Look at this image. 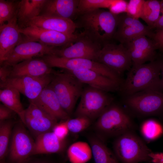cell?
I'll return each instance as SVG.
<instances>
[{
  "instance_id": "7",
  "label": "cell",
  "mask_w": 163,
  "mask_h": 163,
  "mask_svg": "<svg viewBox=\"0 0 163 163\" xmlns=\"http://www.w3.org/2000/svg\"><path fill=\"white\" fill-rule=\"evenodd\" d=\"M41 57L51 68L56 67L65 70L86 69L92 70L113 80L120 84L123 81L118 74L103 64L84 58L69 59L53 54L44 55Z\"/></svg>"
},
{
  "instance_id": "36",
  "label": "cell",
  "mask_w": 163,
  "mask_h": 163,
  "mask_svg": "<svg viewBox=\"0 0 163 163\" xmlns=\"http://www.w3.org/2000/svg\"><path fill=\"white\" fill-rule=\"evenodd\" d=\"M59 139L65 140L69 132L66 121L57 123L52 131Z\"/></svg>"
},
{
  "instance_id": "17",
  "label": "cell",
  "mask_w": 163,
  "mask_h": 163,
  "mask_svg": "<svg viewBox=\"0 0 163 163\" xmlns=\"http://www.w3.org/2000/svg\"><path fill=\"white\" fill-rule=\"evenodd\" d=\"M125 46L129 53L132 65L142 64L155 60L157 48L153 40L146 36L138 37Z\"/></svg>"
},
{
  "instance_id": "4",
  "label": "cell",
  "mask_w": 163,
  "mask_h": 163,
  "mask_svg": "<svg viewBox=\"0 0 163 163\" xmlns=\"http://www.w3.org/2000/svg\"><path fill=\"white\" fill-rule=\"evenodd\" d=\"M113 148L117 159L122 163L151 161L149 155L151 150L133 131L116 137Z\"/></svg>"
},
{
  "instance_id": "31",
  "label": "cell",
  "mask_w": 163,
  "mask_h": 163,
  "mask_svg": "<svg viewBox=\"0 0 163 163\" xmlns=\"http://www.w3.org/2000/svg\"><path fill=\"white\" fill-rule=\"evenodd\" d=\"M20 1L0 0V25L17 15Z\"/></svg>"
},
{
  "instance_id": "8",
  "label": "cell",
  "mask_w": 163,
  "mask_h": 163,
  "mask_svg": "<svg viewBox=\"0 0 163 163\" xmlns=\"http://www.w3.org/2000/svg\"><path fill=\"white\" fill-rule=\"evenodd\" d=\"M124 102L132 112L142 117L163 113V92L154 90L139 92L126 96Z\"/></svg>"
},
{
  "instance_id": "37",
  "label": "cell",
  "mask_w": 163,
  "mask_h": 163,
  "mask_svg": "<svg viewBox=\"0 0 163 163\" xmlns=\"http://www.w3.org/2000/svg\"><path fill=\"white\" fill-rule=\"evenodd\" d=\"M128 2L124 0H117V2L109 8V11L116 14L126 13Z\"/></svg>"
},
{
  "instance_id": "3",
  "label": "cell",
  "mask_w": 163,
  "mask_h": 163,
  "mask_svg": "<svg viewBox=\"0 0 163 163\" xmlns=\"http://www.w3.org/2000/svg\"><path fill=\"white\" fill-rule=\"evenodd\" d=\"M94 129L99 138L117 137L133 131L134 125L128 112L120 106L112 103L97 118Z\"/></svg>"
},
{
  "instance_id": "1",
  "label": "cell",
  "mask_w": 163,
  "mask_h": 163,
  "mask_svg": "<svg viewBox=\"0 0 163 163\" xmlns=\"http://www.w3.org/2000/svg\"><path fill=\"white\" fill-rule=\"evenodd\" d=\"M78 16L75 22L77 28H83V32L93 40L102 46L113 39L118 24L119 14L100 9Z\"/></svg>"
},
{
  "instance_id": "39",
  "label": "cell",
  "mask_w": 163,
  "mask_h": 163,
  "mask_svg": "<svg viewBox=\"0 0 163 163\" xmlns=\"http://www.w3.org/2000/svg\"><path fill=\"white\" fill-rule=\"evenodd\" d=\"M152 39L157 49H159L163 52V28L158 30L154 33Z\"/></svg>"
},
{
  "instance_id": "12",
  "label": "cell",
  "mask_w": 163,
  "mask_h": 163,
  "mask_svg": "<svg viewBox=\"0 0 163 163\" xmlns=\"http://www.w3.org/2000/svg\"><path fill=\"white\" fill-rule=\"evenodd\" d=\"M20 31L27 39L57 48L68 46L75 41L77 36V34L69 35L32 26L20 28Z\"/></svg>"
},
{
  "instance_id": "5",
  "label": "cell",
  "mask_w": 163,
  "mask_h": 163,
  "mask_svg": "<svg viewBox=\"0 0 163 163\" xmlns=\"http://www.w3.org/2000/svg\"><path fill=\"white\" fill-rule=\"evenodd\" d=\"M83 84L72 74L66 71H55L50 84L61 106L70 116L84 88Z\"/></svg>"
},
{
  "instance_id": "34",
  "label": "cell",
  "mask_w": 163,
  "mask_h": 163,
  "mask_svg": "<svg viewBox=\"0 0 163 163\" xmlns=\"http://www.w3.org/2000/svg\"><path fill=\"white\" fill-rule=\"evenodd\" d=\"M91 120L84 117H75L66 120L69 131L73 133H80L88 128L91 123Z\"/></svg>"
},
{
  "instance_id": "28",
  "label": "cell",
  "mask_w": 163,
  "mask_h": 163,
  "mask_svg": "<svg viewBox=\"0 0 163 163\" xmlns=\"http://www.w3.org/2000/svg\"><path fill=\"white\" fill-rule=\"evenodd\" d=\"M70 161L75 163H83L88 161L92 155L91 147L87 143L82 141L71 144L67 150Z\"/></svg>"
},
{
  "instance_id": "21",
  "label": "cell",
  "mask_w": 163,
  "mask_h": 163,
  "mask_svg": "<svg viewBox=\"0 0 163 163\" xmlns=\"http://www.w3.org/2000/svg\"><path fill=\"white\" fill-rule=\"evenodd\" d=\"M49 84L42 90L35 99L29 101L34 103L57 120H66L69 119L70 116L61 106Z\"/></svg>"
},
{
  "instance_id": "15",
  "label": "cell",
  "mask_w": 163,
  "mask_h": 163,
  "mask_svg": "<svg viewBox=\"0 0 163 163\" xmlns=\"http://www.w3.org/2000/svg\"><path fill=\"white\" fill-rule=\"evenodd\" d=\"M22 37V41L14 48L1 65L12 66L36 57L52 54L54 49L57 48L30 40Z\"/></svg>"
},
{
  "instance_id": "16",
  "label": "cell",
  "mask_w": 163,
  "mask_h": 163,
  "mask_svg": "<svg viewBox=\"0 0 163 163\" xmlns=\"http://www.w3.org/2000/svg\"><path fill=\"white\" fill-rule=\"evenodd\" d=\"M29 102V105L25 109L24 124L36 138L52 131L58 120L34 103Z\"/></svg>"
},
{
  "instance_id": "14",
  "label": "cell",
  "mask_w": 163,
  "mask_h": 163,
  "mask_svg": "<svg viewBox=\"0 0 163 163\" xmlns=\"http://www.w3.org/2000/svg\"><path fill=\"white\" fill-rule=\"evenodd\" d=\"M152 29L143 24L139 19L131 17L126 13H122L119 14L118 24L113 39L125 45L142 35L152 38L154 33Z\"/></svg>"
},
{
  "instance_id": "33",
  "label": "cell",
  "mask_w": 163,
  "mask_h": 163,
  "mask_svg": "<svg viewBox=\"0 0 163 163\" xmlns=\"http://www.w3.org/2000/svg\"><path fill=\"white\" fill-rule=\"evenodd\" d=\"M0 123V159L2 161L8 153L10 139L12 133V123L9 120Z\"/></svg>"
},
{
  "instance_id": "24",
  "label": "cell",
  "mask_w": 163,
  "mask_h": 163,
  "mask_svg": "<svg viewBox=\"0 0 163 163\" xmlns=\"http://www.w3.org/2000/svg\"><path fill=\"white\" fill-rule=\"evenodd\" d=\"M66 145L65 140L59 139L52 131L47 132L36 138L32 155L60 153Z\"/></svg>"
},
{
  "instance_id": "44",
  "label": "cell",
  "mask_w": 163,
  "mask_h": 163,
  "mask_svg": "<svg viewBox=\"0 0 163 163\" xmlns=\"http://www.w3.org/2000/svg\"><path fill=\"white\" fill-rule=\"evenodd\" d=\"M31 163H47L46 162L43 161H35L33 162H32Z\"/></svg>"
},
{
  "instance_id": "22",
  "label": "cell",
  "mask_w": 163,
  "mask_h": 163,
  "mask_svg": "<svg viewBox=\"0 0 163 163\" xmlns=\"http://www.w3.org/2000/svg\"><path fill=\"white\" fill-rule=\"evenodd\" d=\"M79 2V0H46L39 15L72 20L78 15Z\"/></svg>"
},
{
  "instance_id": "26",
  "label": "cell",
  "mask_w": 163,
  "mask_h": 163,
  "mask_svg": "<svg viewBox=\"0 0 163 163\" xmlns=\"http://www.w3.org/2000/svg\"><path fill=\"white\" fill-rule=\"evenodd\" d=\"M88 140L95 163H119L114 153L98 136H90Z\"/></svg>"
},
{
  "instance_id": "18",
  "label": "cell",
  "mask_w": 163,
  "mask_h": 163,
  "mask_svg": "<svg viewBox=\"0 0 163 163\" xmlns=\"http://www.w3.org/2000/svg\"><path fill=\"white\" fill-rule=\"evenodd\" d=\"M17 15L11 20L0 25V64L7 59L14 48L22 41Z\"/></svg>"
},
{
  "instance_id": "10",
  "label": "cell",
  "mask_w": 163,
  "mask_h": 163,
  "mask_svg": "<svg viewBox=\"0 0 163 163\" xmlns=\"http://www.w3.org/2000/svg\"><path fill=\"white\" fill-rule=\"evenodd\" d=\"M102 46L82 32L77 34L76 39L71 44L56 48L51 54L67 58H84L96 61Z\"/></svg>"
},
{
  "instance_id": "38",
  "label": "cell",
  "mask_w": 163,
  "mask_h": 163,
  "mask_svg": "<svg viewBox=\"0 0 163 163\" xmlns=\"http://www.w3.org/2000/svg\"><path fill=\"white\" fill-rule=\"evenodd\" d=\"M16 114L13 111L2 104H0V122L8 120Z\"/></svg>"
},
{
  "instance_id": "27",
  "label": "cell",
  "mask_w": 163,
  "mask_h": 163,
  "mask_svg": "<svg viewBox=\"0 0 163 163\" xmlns=\"http://www.w3.org/2000/svg\"><path fill=\"white\" fill-rule=\"evenodd\" d=\"M20 93L17 90L12 87L1 88L0 101L3 104L17 114L24 124L25 109L21 102Z\"/></svg>"
},
{
  "instance_id": "20",
  "label": "cell",
  "mask_w": 163,
  "mask_h": 163,
  "mask_svg": "<svg viewBox=\"0 0 163 163\" xmlns=\"http://www.w3.org/2000/svg\"><path fill=\"white\" fill-rule=\"evenodd\" d=\"M54 71L42 58H34L11 66L9 77H39Z\"/></svg>"
},
{
  "instance_id": "13",
  "label": "cell",
  "mask_w": 163,
  "mask_h": 163,
  "mask_svg": "<svg viewBox=\"0 0 163 163\" xmlns=\"http://www.w3.org/2000/svg\"><path fill=\"white\" fill-rule=\"evenodd\" d=\"M35 141L21 124L12 131L9 151L10 160L15 163H25L32 155Z\"/></svg>"
},
{
  "instance_id": "42",
  "label": "cell",
  "mask_w": 163,
  "mask_h": 163,
  "mask_svg": "<svg viewBox=\"0 0 163 163\" xmlns=\"http://www.w3.org/2000/svg\"><path fill=\"white\" fill-rule=\"evenodd\" d=\"M161 15L158 20L152 27L157 30L163 28V0L161 1Z\"/></svg>"
},
{
  "instance_id": "2",
  "label": "cell",
  "mask_w": 163,
  "mask_h": 163,
  "mask_svg": "<svg viewBox=\"0 0 163 163\" xmlns=\"http://www.w3.org/2000/svg\"><path fill=\"white\" fill-rule=\"evenodd\" d=\"M119 90L125 96L145 91L163 92L160 60L147 64L132 65Z\"/></svg>"
},
{
  "instance_id": "11",
  "label": "cell",
  "mask_w": 163,
  "mask_h": 163,
  "mask_svg": "<svg viewBox=\"0 0 163 163\" xmlns=\"http://www.w3.org/2000/svg\"><path fill=\"white\" fill-rule=\"evenodd\" d=\"M53 73L39 77H9L0 82V88L7 87L14 88L27 97L29 101H32L50 83Z\"/></svg>"
},
{
  "instance_id": "23",
  "label": "cell",
  "mask_w": 163,
  "mask_h": 163,
  "mask_svg": "<svg viewBox=\"0 0 163 163\" xmlns=\"http://www.w3.org/2000/svg\"><path fill=\"white\" fill-rule=\"evenodd\" d=\"M29 26L58 31L69 35L74 34L77 28L75 23L72 20L41 15L30 20L24 27Z\"/></svg>"
},
{
  "instance_id": "29",
  "label": "cell",
  "mask_w": 163,
  "mask_h": 163,
  "mask_svg": "<svg viewBox=\"0 0 163 163\" xmlns=\"http://www.w3.org/2000/svg\"><path fill=\"white\" fill-rule=\"evenodd\" d=\"M161 1L145 0L140 18L152 29L161 15Z\"/></svg>"
},
{
  "instance_id": "25",
  "label": "cell",
  "mask_w": 163,
  "mask_h": 163,
  "mask_svg": "<svg viewBox=\"0 0 163 163\" xmlns=\"http://www.w3.org/2000/svg\"><path fill=\"white\" fill-rule=\"evenodd\" d=\"M46 0L20 1L17 14V23L20 28L23 27L30 20L40 15Z\"/></svg>"
},
{
  "instance_id": "41",
  "label": "cell",
  "mask_w": 163,
  "mask_h": 163,
  "mask_svg": "<svg viewBox=\"0 0 163 163\" xmlns=\"http://www.w3.org/2000/svg\"><path fill=\"white\" fill-rule=\"evenodd\" d=\"M151 161L153 163H163V152H152L149 155Z\"/></svg>"
},
{
  "instance_id": "9",
  "label": "cell",
  "mask_w": 163,
  "mask_h": 163,
  "mask_svg": "<svg viewBox=\"0 0 163 163\" xmlns=\"http://www.w3.org/2000/svg\"><path fill=\"white\" fill-rule=\"evenodd\" d=\"M96 61L101 63L118 74L129 70L132 62L129 52L122 44L111 42L104 44Z\"/></svg>"
},
{
  "instance_id": "19",
  "label": "cell",
  "mask_w": 163,
  "mask_h": 163,
  "mask_svg": "<svg viewBox=\"0 0 163 163\" xmlns=\"http://www.w3.org/2000/svg\"><path fill=\"white\" fill-rule=\"evenodd\" d=\"M83 84L108 92L119 91L121 84L95 71L86 69L65 70Z\"/></svg>"
},
{
  "instance_id": "35",
  "label": "cell",
  "mask_w": 163,
  "mask_h": 163,
  "mask_svg": "<svg viewBox=\"0 0 163 163\" xmlns=\"http://www.w3.org/2000/svg\"><path fill=\"white\" fill-rule=\"evenodd\" d=\"M145 0H130L128 2L126 14L136 19L140 18Z\"/></svg>"
},
{
  "instance_id": "6",
  "label": "cell",
  "mask_w": 163,
  "mask_h": 163,
  "mask_svg": "<svg viewBox=\"0 0 163 163\" xmlns=\"http://www.w3.org/2000/svg\"><path fill=\"white\" fill-rule=\"evenodd\" d=\"M74 115L92 120L98 118L112 102L113 98L108 92L89 86L84 88Z\"/></svg>"
},
{
  "instance_id": "32",
  "label": "cell",
  "mask_w": 163,
  "mask_h": 163,
  "mask_svg": "<svg viewBox=\"0 0 163 163\" xmlns=\"http://www.w3.org/2000/svg\"><path fill=\"white\" fill-rule=\"evenodd\" d=\"M117 0H79L78 15L102 8H110Z\"/></svg>"
},
{
  "instance_id": "30",
  "label": "cell",
  "mask_w": 163,
  "mask_h": 163,
  "mask_svg": "<svg viewBox=\"0 0 163 163\" xmlns=\"http://www.w3.org/2000/svg\"><path fill=\"white\" fill-rule=\"evenodd\" d=\"M141 133L147 141L150 142L156 139L163 134V127L156 120L149 119L144 121L140 128Z\"/></svg>"
},
{
  "instance_id": "45",
  "label": "cell",
  "mask_w": 163,
  "mask_h": 163,
  "mask_svg": "<svg viewBox=\"0 0 163 163\" xmlns=\"http://www.w3.org/2000/svg\"><path fill=\"white\" fill-rule=\"evenodd\" d=\"M0 163H5L3 161H1Z\"/></svg>"
},
{
  "instance_id": "40",
  "label": "cell",
  "mask_w": 163,
  "mask_h": 163,
  "mask_svg": "<svg viewBox=\"0 0 163 163\" xmlns=\"http://www.w3.org/2000/svg\"><path fill=\"white\" fill-rule=\"evenodd\" d=\"M11 66L5 65H1L0 68V82L5 80L9 77Z\"/></svg>"
},
{
  "instance_id": "43",
  "label": "cell",
  "mask_w": 163,
  "mask_h": 163,
  "mask_svg": "<svg viewBox=\"0 0 163 163\" xmlns=\"http://www.w3.org/2000/svg\"><path fill=\"white\" fill-rule=\"evenodd\" d=\"M162 78L163 81V60H160Z\"/></svg>"
}]
</instances>
